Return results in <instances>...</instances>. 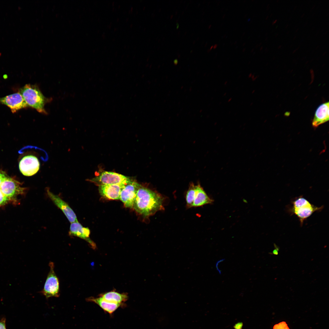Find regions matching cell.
<instances>
[{"label": "cell", "mask_w": 329, "mask_h": 329, "mask_svg": "<svg viewBox=\"0 0 329 329\" xmlns=\"http://www.w3.org/2000/svg\"><path fill=\"white\" fill-rule=\"evenodd\" d=\"M178 61L177 59H175L174 61V62L175 64H176L177 63Z\"/></svg>", "instance_id": "603a6c76"}, {"label": "cell", "mask_w": 329, "mask_h": 329, "mask_svg": "<svg viewBox=\"0 0 329 329\" xmlns=\"http://www.w3.org/2000/svg\"><path fill=\"white\" fill-rule=\"evenodd\" d=\"M277 19H276L274 20L272 22V24L274 25V24L275 23H276V22H277Z\"/></svg>", "instance_id": "7402d4cb"}, {"label": "cell", "mask_w": 329, "mask_h": 329, "mask_svg": "<svg viewBox=\"0 0 329 329\" xmlns=\"http://www.w3.org/2000/svg\"><path fill=\"white\" fill-rule=\"evenodd\" d=\"M304 14H302V16H301V17H302V16H303V15H304Z\"/></svg>", "instance_id": "484cf974"}, {"label": "cell", "mask_w": 329, "mask_h": 329, "mask_svg": "<svg viewBox=\"0 0 329 329\" xmlns=\"http://www.w3.org/2000/svg\"><path fill=\"white\" fill-rule=\"evenodd\" d=\"M164 197L155 190L141 185L138 189L133 208L144 217H148L163 210Z\"/></svg>", "instance_id": "6da1fadb"}, {"label": "cell", "mask_w": 329, "mask_h": 329, "mask_svg": "<svg viewBox=\"0 0 329 329\" xmlns=\"http://www.w3.org/2000/svg\"><path fill=\"white\" fill-rule=\"evenodd\" d=\"M50 268L43 289L40 292L47 299L59 296V281L54 271V264L50 262Z\"/></svg>", "instance_id": "5b68a950"}, {"label": "cell", "mask_w": 329, "mask_h": 329, "mask_svg": "<svg viewBox=\"0 0 329 329\" xmlns=\"http://www.w3.org/2000/svg\"><path fill=\"white\" fill-rule=\"evenodd\" d=\"M9 199L2 193L0 189V206L5 203Z\"/></svg>", "instance_id": "ac0fdd59"}, {"label": "cell", "mask_w": 329, "mask_h": 329, "mask_svg": "<svg viewBox=\"0 0 329 329\" xmlns=\"http://www.w3.org/2000/svg\"><path fill=\"white\" fill-rule=\"evenodd\" d=\"M323 207H317L311 204L308 200L296 207L291 208V212L299 218L300 224L302 225L304 221L315 211L321 210Z\"/></svg>", "instance_id": "8fae6325"}, {"label": "cell", "mask_w": 329, "mask_h": 329, "mask_svg": "<svg viewBox=\"0 0 329 329\" xmlns=\"http://www.w3.org/2000/svg\"><path fill=\"white\" fill-rule=\"evenodd\" d=\"M1 53H0V56H1Z\"/></svg>", "instance_id": "4316f807"}, {"label": "cell", "mask_w": 329, "mask_h": 329, "mask_svg": "<svg viewBox=\"0 0 329 329\" xmlns=\"http://www.w3.org/2000/svg\"><path fill=\"white\" fill-rule=\"evenodd\" d=\"M86 300L94 302L105 311L110 314L112 313L122 305L108 301L101 296L98 298L90 297L86 299Z\"/></svg>", "instance_id": "9a60e30c"}, {"label": "cell", "mask_w": 329, "mask_h": 329, "mask_svg": "<svg viewBox=\"0 0 329 329\" xmlns=\"http://www.w3.org/2000/svg\"><path fill=\"white\" fill-rule=\"evenodd\" d=\"M27 104L38 112L46 113L44 109L45 98L37 86L27 84L19 90Z\"/></svg>", "instance_id": "7a4b0ae2"}, {"label": "cell", "mask_w": 329, "mask_h": 329, "mask_svg": "<svg viewBox=\"0 0 329 329\" xmlns=\"http://www.w3.org/2000/svg\"><path fill=\"white\" fill-rule=\"evenodd\" d=\"M7 177L5 173L0 171V185Z\"/></svg>", "instance_id": "44dd1931"}, {"label": "cell", "mask_w": 329, "mask_h": 329, "mask_svg": "<svg viewBox=\"0 0 329 329\" xmlns=\"http://www.w3.org/2000/svg\"><path fill=\"white\" fill-rule=\"evenodd\" d=\"M88 181L98 186L113 184L127 185L133 181L129 178L115 172L103 171Z\"/></svg>", "instance_id": "277c9868"}, {"label": "cell", "mask_w": 329, "mask_h": 329, "mask_svg": "<svg viewBox=\"0 0 329 329\" xmlns=\"http://www.w3.org/2000/svg\"><path fill=\"white\" fill-rule=\"evenodd\" d=\"M299 48V47H298V48H296V49H295V50H294V51H293V52H292V53H295V51H296V50H298V48Z\"/></svg>", "instance_id": "cb8c5ba5"}, {"label": "cell", "mask_w": 329, "mask_h": 329, "mask_svg": "<svg viewBox=\"0 0 329 329\" xmlns=\"http://www.w3.org/2000/svg\"><path fill=\"white\" fill-rule=\"evenodd\" d=\"M46 192L48 197L62 211L70 223L78 221L76 214L67 203L59 196L53 193L48 188L46 189Z\"/></svg>", "instance_id": "ba28073f"}, {"label": "cell", "mask_w": 329, "mask_h": 329, "mask_svg": "<svg viewBox=\"0 0 329 329\" xmlns=\"http://www.w3.org/2000/svg\"><path fill=\"white\" fill-rule=\"evenodd\" d=\"M19 184L13 179L7 177L0 185V189L10 199L24 192L25 188L21 187Z\"/></svg>", "instance_id": "9c48e42d"}, {"label": "cell", "mask_w": 329, "mask_h": 329, "mask_svg": "<svg viewBox=\"0 0 329 329\" xmlns=\"http://www.w3.org/2000/svg\"><path fill=\"white\" fill-rule=\"evenodd\" d=\"M185 198L188 208L200 207L213 202L199 184L195 185L193 183L190 184Z\"/></svg>", "instance_id": "3957f363"}, {"label": "cell", "mask_w": 329, "mask_h": 329, "mask_svg": "<svg viewBox=\"0 0 329 329\" xmlns=\"http://www.w3.org/2000/svg\"><path fill=\"white\" fill-rule=\"evenodd\" d=\"M281 46H281V45H279V46H278V49H279V48H281Z\"/></svg>", "instance_id": "d4e9b609"}, {"label": "cell", "mask_w": 329, "mask_h": 329, "mask_svg": "<svg viewBox=\"0 0 329 329\" xmlns=\"http://www.w3.org/2000/svg\"><path fill=\"white\" fill-rule=\"evenodd\" d=\"M243 323L242 322H238L235 324L233 326L234 329H242Z\"/></svg>", "instance_id": "ffe728a7"}, {"label": "cell", "mask_w": 329, "mask_h": 329, "mask_svg": "<svg viewBox=\"0 0 329 329\" xmlns=\"http://www.w3.org/2000/svg\"><path fill=\"white\" fill-rule=\"evenodd\" d=\"M69 234L70 236L77 237L86 240L92 248H95V244L89 237L90 229L88 228L83 227L78 221L71 223Z\"/></svg>", "instance_id": "7c38bea8"}, {"label": "cell", "mask_w": 329, "mask_h": 329, "mask_svg": "<svg viewBox=\"0 0 329 329\" xmlns=\"http://www.w3.org/2000/svg\"><path fill=\"white\" fill-rule=\"evenodd\" d=\"M100 296L108 301L121 304L126 301L128 298L126 293H120L115 291L106 292Z\"/></svg>", "instance_id": "2e32d148"}, {"label": "cell", "mask_w": 329, "mask_h": 329, "mask_svg": "<svg viewBox=\"0 0 329 329\" xmlns=\"http://www.w3.org/2000/svg\"><path fill=\"white\" fill-rule=\"evenodd\" d=\"M329 105L327 101L321 104L317 108L312 121L313 127L317 128L329 120Z\"/></svg>", "instance_id": "5bb4252c"}, {"label": "cell", "mask_w": 329, "mask_h": 329, "mask_svg": "<svg viewBox=\"0 0 329 329\" xmlns=\"http://www.w3.org/2000/svg\"><path fill=\"white\" fill-rule=\"evenodd\" d=\"M0 329H6V319L3 317L0 320Z\"/></svg>", "instance_id": "d6986e66"}, {"label": "cell", "mask_w": 329, "mask_h": 329, "mask_svg": "<svg viewBox=\"0 0 329 329\" xmlns=\"http://www.w3.org/2000/svg\"><path fill=\"white\" fill-rule=\"evenodd\" d=\"M0 103L7 105L13 113L28 106L19 92L0 97Z\"/></svg>", "instance_id": "30bf717a"}, {"label": "cell", "mask_w": 329, "mask_h": 329, "mask_svg": "<svg viewBox=\"0 0 329 329\" xmlns=\"http://www.w3.org/2000/svg\"><path fill=\"white\" fill-rule=\"evenodd\" d=\"M140 185L133 181L126 185L121 190L119 200L126 207L133 208L137 191Z\"/></svg>", "instance_id": "52a82bcc"}, {"label": "cell", "mask_w": 329, "mask_h": 329, "mask_svg": "<svg viewBox=\"0 0 329 329\" xmlns=\"http://www.w3.org/2000/svg\"><path fill=\"white\" fill-rule=\"evenodd\" d=\"M273 329H289V328L286 323L283 321L275 324L273 327Z\"/></svg>", "instance_id": "e0dca14e"}, {"label": "cell", "mask_w": 329, "mask_h": 329, "mask_svg": "<svg viewBox=\"0 0 329 329\" xmlns=\"http://www.w3.org/2000/svg\"><path fill=\"white\" fill-rule=\"evenodd\" d=\"M20 170L22 174L26 176H31L39 171L40 163L35 156L29 155L23 157L19 164Z\"/></svg>", "instance_id": "8992f818"}, {"label": "cell", "mask_w": 329, "mask_h": 329, "mask_svg": "<svg viewBox=\"0 0 329 329\" xmlns=\"http://www.w3.org/2000/svg\"><path fill=\"white\" fill-rule=\"evenodd\" d=\"M126 185L113 184L98 186L100 195L103 197L110 200H119L122 189Z\"/></svg>", "instance_id": "4fadbf2b"}]
</instances>
